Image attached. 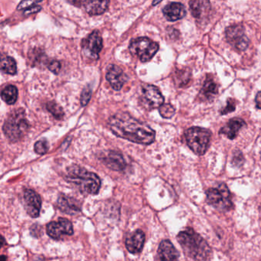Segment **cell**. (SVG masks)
I'll list each match as a JSON object with an SVG mask.
<instances>
[{
	"instance_id": "1",
	"label": "cell",
	"mask_w": 261,
	"mask_h": 261,
	"mask_svg": "<svg viewBox=\"0 0 261 261\" xmlns=\"http://www.w3.org/2000/svg\"><path fill=\"white\" fill-rule=\"evenodd\" d=\"M108 125L118 137L142 145H150L154 142V130L128 113L113 115L109 120Z\"/></svg>"
},
{
	"instance_id": "2",
	"label": "cell",
	"mask_w": 261,
	"mask_h": 261,
	"mask_svg": "<svg viewBox=\"0 0 261 261\" xmlns=\"http://www.w3.org/2000/svg\"><path fill=\"white\" fill-rule=\"evenodd\" d=\"M185 254L193 261H208L212 251L208 244L191 228L181 231L177 236Z\"/></svg>"
},
{
	"instance_id": "3",
	"label": "cell",
	"mask_w": 261,
	"mask_h": 261,
	"mask_svg": "<svg viewBox=\"0 0 261 261\" xmlns=\"http://www.w3.org/2000/svg\"><path fill=\"white\" fill-rule=\"evenodd\" d=\"M67 176L70 182H74L79 186L82 193L90 195H96L99 193L101 181L95 173L74 165L67 170Z\"/></svg>"
},
{
	"instance_id": "4",
	"label": "cell",
	"mask_w": 261,
	"mask_h": 261,
	"mask_svg": "<svg viewBox=\"0 0 261 261\" xmlns=\"http://www.w3.org/2000/svg\"><path fill=\"white\" fill-rule=\"evenodd\" d=\"M29 125L22 109L14 110L8 116L3 126V132L12 142L21 139L29 130Z\"/></svg>"
},
{
	"instance_id": "5",
	"label": "cell",
	"mask_w": 261,
	"mask_h": 261,
	"mask_svg": "<svg viewBox=\"0 0 261 261\" xmlns=\"http://www.w3.org/2000/svg\"><path fill=\"white\" fill-rule=\"evenodd\" d=\"M211 132L201 127H191L185 132L186 140L195 154L202 156L208 150L211 139Z\"/></svg>"
},
{
	"instance_id": "6",
	"label": "cell",
	"mask_w": 261,
	"mask_h": 261,
	"mask_svg": "<svg viewBox=\"0 0 261 261\" xmlns=\"http://www.w3.org/2000/svg\"><path fill=\"white\" fill-rule=\"evenodd\" d=\"M129 50L142 62H147L156 55L159 50V44L150 38L140 37L130 41Z\"/></svg>"
},
{
	"instance_id": "7",
	"label": "cell",
	"mask_w": 261,
	"mask_h": 261,
	"mask_svg": "<svg viewBox=\"0 0 261 261\" xmlns=\"http://www.w3.org/2000/svg\"><path fill=\"white\" fill-rule=\"evenodd\" d=\"M207 202L220 211H229L233 206L231 194L228 187L222 184L217 188H210L206 192Z\"/></svg>"
},
{
	"instance_id": "8",
	"label": "cell",
	"mask_w": 261,
	"mask_h": 261,
	"mask_svg": "<svg viewBox=\"0 0 261 261\" xmlns=\"http://www.w3.org/2000/svg\"><path fill=\"white\" fill-rule=\"evenodd\" d=\"M225 37L227 41L239 52L246 50L249 45V39L242 25H234L227 28Z\"/></svg>"
},
{
	"instance_id": "9",
	"label": "cell",
	"mask_w": 261,
	"mask_h": 261,
	"mask_svg": "<svg viewBox=\"0 0 261 261\" xmlns=\"http://www.w3.org/2000/svg\"><path fill=\"white\" fill-rule=\"evenodd\" d=\"M102 49V38L99 31H93L82 41L83 53L90 59H98Z\"/></svg>"
},
{
	"instance_id": "10",
	"label": "cell",
	"mask_w": 261,
	"mask_h": 261,
	"mask_svg": "<svg viewBox=\"0 0 261 261\" xmlns=\"http://www.w3.org/2000/svg\"><path fill=\"white\" fill-rule=\"evenodd\" d=\"M47 233L51 239L60 240L64 235L73 234V225L70 221L60 218L58 222H52L47 225Z\"/></svg>"
},
{
	"instance_id": "11",
	"label": "cell",
	"mask_w": 261,
	"mask_h": 261,
	"mask_svg": "<svg viewBox=\"0 0 261 261\" xmlns=\"http://www.w3.org/2000/svg\"><path fill=\"white\" fill-rule=\"evenodd\" d=\"M142 94L144 101L150 109L158 108L164 104V96L156 86L144 84L142 86Z\"/></svg>"
},
{
	"instance_id": "12",
	"label": "cell",
	"mask_w": 261,
	"mask_h": 261,
	"mask_svg": "<svg viewBox=\"0 0 261 261\" xmlns=\"http://www.w3.org/2000/svg\"><path fill=\"white\" fill-rule=\"evenodd\" d=\"M106 78L115 90H120L124 84L128 81V75L121 67L115 64L109 66Z\"/></svg>"
},
{
	"instance_id": "13",
	"label": "cell",
	"mask_w": 261,
	"mask_h": 261,
	"mask_svg": "<svg viewBox=\"0 0 261 261\" xmlns=\"http://www.w3.org/2000/svg\"><path fill=\"white\" fill-rule=\"evenodd\" d=\"M24 208L32 218H38L41 208V199L39 195L32 189L24 192Z\"/></svg>"
},
{
	"instance_id": "14",
	"label": "cell",
	"mask_w": 261,
	"mask_h": 261,
	"mask_svg": "<svg viewBox=\"0 0 261 261\" xmlns=\"http://www.w3.org/2000/svg\"><path fill=\"white\" fill-rule=\"evenodd\" d=\"M163 13L169 21L182 19L187 15L185 6L180 3H170L163 9Z\"/></svg>"
},
{
	"instance_id": "15",
	"label": "cell",
	"mask_w": 261,
	"mask_h": 261,
	"mask_svg": "<svg viewBox=\"0 0 261 261\" xmlns=\"http://www.w3.org/2000/svg\"><path fill=\"white\" fill-rule=\"evenodd\" d=\"M145 235L141 230H137L132 233L125 241V246L130 253L137 254L141 252L144 246Z\"/></svg>"
},
{
	"instance_id": "16",
	"label": "cell",
	"mask_w": 261,
	"mask_h": 261,
	"mask_svg": "<svg viewBox=\"0 0 261 261\" xmlns=\"http://www.w3.org/2000/svg\"><path fill=\"white\" fill-rule=\"evenodd\" d=\"M179 254L171 242L164 240L161 242L158 251V261H178Z\"/></svg>"
},
{
	"instance_id": "17",
	"label": "cell",
	"mask_w": 261,
	"mask_h": 261,
	"mask_svg": "<svg viewBox=\"0 0 261 261\" xmlns=\"http://www.w3.org/2000/svg\"><path fill=\"white\" fill-rule=\"evenodd\" d=\"M71 4L79 6L82 5L85 9L86 12L90 15H99L104 13L108 9L109 1H83L70 2Z\"/></svg>"
},
{
	"instance_id": "18",
	"label": "cell",
	"mask_w": 261,
	"mask_h": 261,
	"mask_svg": "<svg viewBox=\"0 0 261 261\" xmlns=\"http://www.w3.org/2000/svg\"><path fill=\"white\" fill-rule=\"evenodd\" d=\"M245 126H246V123L241 118H233L228 121L225 127L221 129L219 134L225 135L229 139H234L237 137L241 129Z\"/></svg>"
},
{
	"instance_id": "19",
	"label": "cell",
	"mask_w": 261,
	"mask_h": 261,
	"mask_svg": "<svg viewBox=\"0 0 261 261\" xmlns=\"http://www.w3.org/2000/svg\"><path fill=\"white\" fill-rule=\"evenodd\" d=\"M190 10L194 18L199 21H202L207 18L210 13L211 5L208 1H191L190 2Z\"/></svg>"
},
{
	"instance_id": "20",
	"label": "cell",
	"mask_w": 261,
	"mask_h": 261,
	"mask_svg": "<svg viewBox=\"0 0 261 261\" xmlns=\"http://www.w3.org/2000/svg\"><path fill=\"white\" fill-rule=\"evenodd\" d=\"M103 162L109 168L116 170V171L123 170L126 167V162H125L123 156L117 152H110L108 155L104 158Z\"/></svg>"
},
{
	"instance_id": "21",
	"label": "cell",
	"mask_w": 261,
	"mask_h": 261,
	"mask_svg": "<svg viewBox=\"0 0 261 261\" xmlns=\"http://www.w3.org/2000/svg\"><path fill=\"white\" fill-rule=\"evenodd\" d=\"M218 90H219V88H218L216 81L213 80V78L207 77L203 86L201 89L199 96L203 101H210L217 94Z\"/></svg>"
},
{
	"instance_id": "22",
	"label": "cell",
	"mask_w": 261,
	"mask_h": 261,
	"mask_svg": "<svg viewBox=\"0 0 261 261\" xmlns=\"http://www.w3.org/2000/svg\"><path fill=\"white\" fill-rule=\"evenodd\" d=\"M58 206L63 212L67 214H74L81 211L79 205L75 202L74 199L65 196H60L58 200Z\"/></svg>"
},
{
	"instance_id": "23",
	"label": "cell",
	"mask_w": 261,
	"mask_h": 261,
	"mask_svg": "<svg viewBox=\"0 0 261 261\" xmlns=\"http://www.w3.org/2000/svg\"><path fill=\"white\" fill-rule=\"evenodd\" d=\"M0 70L8 75H15L17 73V65L15 59L6 55H0Z\"/></svg>"
},
{
	"instance_id": "24",
	"label": "cell",
	"mask_w": 261,
	"mask_h": 261,
	"mask_svg": "<svg viewBox=\"0 0 261 261\" xmlns=\"http://www.w3.org/2000/svg\"><path fill=\"white\" fill-rule=\"evenodd\" d=\"M173 75H174L175 82L179 87H184L191 81V70L188 67L176 69Z\"/></svg>"
},
{
	"instance_id": "25",
	"label": "cell",
	"mask_w": 261,
	"mask_h": 261,
	"mask_svg": "<svg viewBox=\"0 0 261 261\" xmlns=\"http://www.w3.org/2000/svg\"><path fill=\"white\" fill-rule=\"evenodd\" d=\"M1 97L2 99L9 105L15 104L18 98V90L16 87L13 85L7 86L2 91Z\"/></svg>"
},
{
	"instance_id": "26",
	"label": "cell",
	"mask_w": 261,
	"mask_h": 261,
	"mask_svg": "<svg viewBox=\"0 0 261 261\" xmlns=\"http://www.w3.org/2000/svg\"><path fill=\"white\" fill-rule=\"evenodd\" d=\"M47 109L56 119L62 120L64 118V112L63 110L62 107L57 104V103L54 102V101H50L47 104Z\"/></svg>"
},
{
	"instance_id": "27",
	"label": "cell",
	"mask_w": 261,
	"mask_h": 261,
	"mask_svg": "<svg viewBox=\"0 0 261 261\" xmlns=\"http://www.w3.org/2000/svg\"><path fill=\"white\" fill-rule=\"evenodd\" d=\"M159 112L162 117L170 119L174 116L176 113V109L171 104H164L161 107H160Z\"/></svg>"
},
{
	"instance_id": "28",
	"label": "cell",
	"mask_w": 261,
	"mask_h": 261,
	"mask_svg": "<svg viewBox=\"0 0 261 261\" xmlns=\"http://www.w3.org/2000/svg\"><path fill=\"white\" fill-rule=\"evenodd\" d=\"M35 153L39 155H44L48 151V144L47 141L39 140L35 144Z\"/></svg>"
},
{
	"instance_id": "29",
	"label": "cell",
	"mask_w": 261,
	"mask_h": 261,
	"mask_svg": "<svg viewBox=\"0 0 261 261\" xmlns=\"http://www.w3.org/2000/svg\"><path fill=\"white\" fill-rule=\"evenodd\" d=\"M92 90L90 87H86L81 93V103L83 107H85L91 99Z\"/></svg>"
},
{
	"instance_id": "30",
	"label": "cell",
	"mask_w": 261,
	"mask_h": 261,
	"mask_svg": "<svg viewBox=\"0 0 261 261\" xmlns=\"http://www.w3.org/2000/svg\"><path fill=\"white\" fill-rule=\"evenodd\" d=\"M234 110H236V103H234L232 99L229 98L227 101L226 107L222 109V111H221V114H228V113H231V112L234 111Z\"/></svg>"
},
{
	"instance_id": "31",
	"label": "cell",
	"mask_w": 261,
	"mask_h": 261,
	"mask_svg": "<svg viewBox=\"0 0 261 261\" xmlns=\"http://www.w3.org/2000/svg\"><path fill=\"white\" fill-rule=\"evenodd\" d=\"M61 64L59 61L57 60H54V61H50L48 64V69L50 72H53L55 75H58L61 70Z\"/></svg>"
},
{
	"instance_id": "32",
	"label": "cell",
	"mask_w": 261,
	"mask_h": 261,
	"mask_svg": "<svg viewBox=\"0 0 261 261\" xmlns=\"http://www.w3.org/2000/svg\"><path fill=\"white\" fill-rule=\"evenodd\" d=\"M36 2H21V3L18 5V7H17V9L21 10V9H25V8L32 7V5L36 4Z\"/></svg>"
},
{
	"instance_id": "33",
	"label": "cell",
	"mask_w": 261,
	"mask_h": 261,
	"mask_svg": "<svg viewBox=\"0 0 261 261\" xmlns=\"http://www.w3.org/2000/svg\"><path fill=\"white\" fill-rule=\"evenodd\" d=\"M255 102L257 108L261 109V91L258 92L256 95Z\"/></svg>"
},
{
	"instance_id": "34",
	"label": "cell",
	"mask_w": 261,
	"mask_h": 261,
	"mask_svg": "<svg viewBox=\"0 0 261 261\" xmlns=\"http://www.w3.org/2000/svg\"><path fill=\"white\" fill-rule=\"evenodd\" d=\"M5 244V239L3 236L0 235V249H1L2 247Z\"/></svg>"
},
{
	"instance_id": "35",
	"label": "cell",
	"mask_w": 261,
	"mask_h": 261,
	"mask_svg": "<svg viewBox=\"0 0 261 261\" xmlns=\"http://www.w3.org/2000/svg\"><path fill=\"white\" fill-rule=\"evenodd\" d=\"M0 261H7V258H6V256H0Z\"/></svg>"
},
{
	"instance_id": "36",
	"label": "cell",
	"mask_w": 261,
	"mask_h": 261,
	"mask_svg": "<svg viewBox=\"0 0 261 261\" xmlns=\"http://www.w3.org/2000/svg\"><path fill=\"white\" fill-rule=\"evenodd\" d=\"M161 3V2H156V3H155V2H153V5H156V4H158V3Z\"/></svg>"
}]
</instances>
